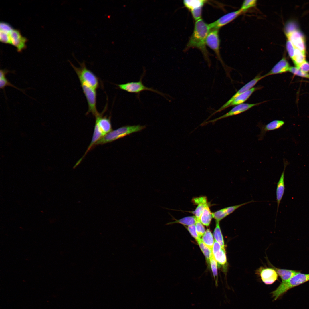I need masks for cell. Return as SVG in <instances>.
Returning a JSON list of instances; mask_svg holds the SVG:
<instances>
[{"label": "cell", "instance_id": "obj_1", "mask_svg": "<svg viewBox=\"0 0 309 309\" xmlns=\"http://www.w3.org/2000/svg\"><path fill=\"white\" fill-rule=\"evenodd\" d=\"M211 30L209 24L206 23L201 19L196 21L193 31L185 48V50L191 48L199 50L209 66L211 65V62L206 48V39Z\"/></svg>", "mask_w": 309, "mask_h": 309}, {"label": "cell", "instance_id": "obj_2", "mask_svg": "<svg viewBox=\"0 0 309 309\" xmlns=\"http://www.w3.org/2000/svg\"><path fill=\"white\" fill-rule=\"evenodd\" d=\"M145 127L144 126L140 125L127 126L112 130L102 137L96 143L95 146L112 142L130 134L141 131Z\"/></svg>", "mask_w": 309, "mask_h": 309}, {"label": "cell", "instance_id": "obj_3", "mask_svg": "<svg viewBox=\"0 0 309 309\" xmlns=\"http://www.w3.org/2000/svg\"><path fill=\"white\" fill-rule=\"evenodd\" d=\"M309 281V274L300 272L289 280L282 282L279 286L272 292L274 300H276L289 289Z\"/></svg>", "mask_w": 309, "mask_h": 309}, {"label": "cell", "instance_id": "obj_4", "mask_svg": "<svg viewBox=\"0 0 309 309\" xmlns=\"http://www.w3.org/2000/svg\"><path fill=\"white\" fill-rule=\"evenodd\" d=\"M69 62L76 73L80 83L96 90L98 88L99 83L98 78L91 71L87 68L84 62L82 63L79 62L80 67L77 68L70 62Z\"/></svg>", "mask_w": 309, "mask_h": 309}, {"label": "cell", "instance_id": "obj_5", "mask_svg": "<svg viewBox=\"0 0 309 309\" xmlns=\"http://www.w3.org/2000/svg\"><path fill=\"white\" fill-rule=\"evenodd\" d=\"M145 72V71H144V73L138 82H128L123 84H116V85L120 89L129 93H134L139 95L141 92L144 91H150L157 93L165 98V94L152 88L146 86L143 84L142 79L144 76Z\"/></svg>", "mask_w": 309, "mask_h": 309}, {"label": "cell", "instance_id": "obj_6", "mask_svg": "<svg viewBox=\"0 0 309 309\" xmlns=\"http://www.w3.org/2000/svg\"><path fill=\"white\" fill-rule=\"evenodd\" d=\"M83 93L86 98L88 109L87 114L91 113L95 117L100 114L96 109V92L95 89L82 83H80Z\"/></svg>", "mask_w": 309, "mask_h": 309}, {"label": "cell", "instance_id": "obj_7", "mask_svg": "<svg viewBox=\"0 0 309 309\" xmlns=\"http://www.w3.org/2000/svg\"><path fill=\"white\" fill-rule=\"evenodd\" d=\"M261 103L260 102L254 104L243 103L236 105L225 114L213 120L208 121H204L201 125V126H203L210 123H214L217 121L221 119L238 114Z\"/></svg>", "mask_w": 309, "mask_h": 309}, {"label": "cell", "instance_id": "obj_8", "mask_svg": "<svg viewBox=\"0 0 309 309\" xmlns=\"http://www.w3.org/2000/svg\"><path fill=\"white\" fill-rule=\"evenodd\" d=\"M206 44L215 52L218 59L223 66L224 64L220 54V41L219 35V29H212L211 30L207 37Z\"/></svg>", "mask_w": 309, "mask_h": 309}, {"label": "cell", "instance_id": "obj_9", "mask_svg": "<svg viewBox=\"0 0 309 309\" xmlns=\"http://www.w3.org/2000/svg\"><path fill=\"white\" fill-rule=\"evenodd\" d=\"M264 78V76H261L260 74L256 76L253 79L239 89L226 103L223 104L219 109L214 112L210 115L211 116L213 114L221 112L224 109L228 107L233 99L239 95L253 87V86L260 80Z\"/></svg>", "mask_w": 309, "mask_h": 309}, {"label": "cell", "instance_id": "obj_10", "mask_svg": "<svg viewBox=\"0 0 309 309\" xmlns=\"http://www.w3.org/2000/svg\"><path fill=\"white\" fill-rule=\"evenodd\" d=\"M256 273L260 276L262 282L266 285L273 284L278 278V275L274 268L261 267L257 270Z\"/></svg>", "mask_w": 309, "mask_h": 309}, {"label": "cell", "instance_id": "obj_11", "mask_svg": "<svg viewBox=\"0 0 309 309\" xmlns=\"http://www.w3.org/2000/svg\"><path fill=\"white\" fill-rule=\"evenodd\" d=\"M242 13L239 9L223 16L214 22L209 24L211 30L219 29L221 27L234 20Z\"/></svg>", "mask_w": 309, "mask_h": 309}, {"label": "cell", "instance_id": "obj_12", "mask_svg": "<svg viewBox=\"0 0 309 309\" xmlns=\"http://www.w3.org/2000/svg\"><path fill=\"white\" fill-rule=\"evenodd\" d=\"M286 35L288 40L291 42L295 48L305 53L304 37L301 32L297 30Z\"/></svg>", "mask_w": 309, "mask_h": 309}, {"label": "cell", "instance_id": "obj_13", "mask_svg": "<svg viewBox=\"0 0 309 309\" xmlns=\"http://www.w3.org/2000/svg\"><path fill=\"white\" fill-rule=\"evenodd\" d=\"M10 37L11 44L16 47L18 52H20L26 48L27 39L22 36L19 30L13 29L11 33Z\"/></svg>", "mask_w": 309, "mask_h": 309}, {"label": "cell", "instance_id": "obj_14", "mask_svg": "<svg viewBox=\"0 0 309 309\" xmlns=\"http://www.w3.org/2000/svg\"><path fill=\"white\" fill-rule=\"evenodd\" d=\"M285 122L282 120H275L272 121L266 125L259 124L258 126L260 129V134L259 135V140H262L267 132L280 128L284 124Z\"/></svg>", "mask_w": 309, "mask_h": 309}, {"label": "cell", "instance_id": "obj_15", "mask_svg": "<svg viewBox=\"0 0 309 309\" xmlns=\"http://www.w3.org/2000/svg\"><path fill=\"white\" fill-rule=\"evenodd\" d=\"M284 168L278 181L277 183L276 189V198L277 204V214L279 205L283 196L285 189L284 175L286 168L288 164L287 161L284 160Z\"/></svg>", "mask_w": 309, "mask_h": 309}, {"label": "cell", "instance_id": "obj_16", "mask_svg": "<svg viewBox=\"0 0 309 309\" xmlns=\"http://www.w3.org/2000/svg\"><path fill=\"white\" fill-rule=\"evenodd\" d=\"M213 254L217 262L224 266L227 264V259L225 249L217 242L214 243L212 249Z\"/></svg>", "mask_w": 309, "mask_h": 309}, {"label": "cell", "instance_id": "obj_17", "mask_svg": "<svg viewBox=\"0 0 309 309\" xmlns=\"http://www.w3.org/2000/svg\"><path fill=\"white\" fill-rule=\"evenodd\" d=\"M103 112L96 118L95 123L98 126L104 136L112 131L110 117L103 116Z\"/></svg>", "mask_w": 309, "mask_h": 309}, {"label": "cell", "instance_id": "obj_18", "mask_svg": "<svg viewBox=\"0 0 309 309\" xmlns=\"http://www.w3.org/2000/svg\"><path fill=\"white\" fill-rule=\"evenodd\" d=\"M290 68L288 62L283 58L276 64L269 72L264 76L265 77L272 75L286 72L289 71Z\"/></svg>", "mask_w": 309, "mask_h": 309}, {"label": "cell", "instance_id": "obj_19", "mask_svg": "<svg viewBox=\"0 0 309 309\" xmlns=\"http://www.w3.org/2000/svg\"><path fill=\"white\" fill-rule=\"evenodd\" d=\"M258 89V87H253L239 95L233 99L228 107L243 103L249 98L254 92Z\"/></svg>", "mask_w": 309, "mask_h": 309}, {"label": "cell", "instance_id": "obj_20", "mask_svg": "<svg viewBox=\"0 0 309 309\" xmlns=\"http://www.w3.org/2000/svg\"><path fill=\"white\" fill-rule=\"evenodd\" d=\"M170 215L172 217L173 219L175 221L173 222H169L166 223L165 225H168L175 223H179L188 226L195 225L197 220L195 216H187L179 219H176L171 215Z\"/></svg>", "mask_w": 309, "mask_h": 309}, {"label": "cell", "instance_id": "obj_21", "mask_svg": "<svg viewBox=\"0 0 309 309\" xmlns=\"http://www.w3.org/2000/svg\"><path fill=\"white\" fill-rule=\"evenodd\" d=\"M206 1L204 0H184L183 3L185 7L191 12L202 9Z\"/></svg>", "mask_w": 309, "mask_h": 309}, {"label": "cell", "instance_id": "obj_22", "mask_svg": "<svg viewBox=\"0 0 309 309\" xmlns=\"http://www.w3.org/2000/svg\"><path fill=\"white\" fill-rule=\"evenodd\" d=\"M278 275L281 278L282 282L287 280L290 278L300 272L299 271L293 270L282 269L274 267Z\"/></svg>", "mask_w": 309, "mask_h": 309}, {"label": "cell", "instance_id": "obj_23", "mask_svg": "<svg viewBox=\"0 0 309 309\" xmlns=\"http://www.w3.org/2000/svg\"><path fill=\"white\" fill-rule=\"evenodd\" d=\"M209 205L205 207L200 217L199 221L203 225L209 226L213 218V214L211 211Z\"/></svg>", "mask_w": 309, "mask_h": 309}, {"label": "cell", "instance_id": "obj_24", "mask_svg": "<svg viewBox=\"0 0 309 309\" xmlns=\"http://www.w3.org/2000/svg\"><path fill=\"white\" fill-rule=\"evenodd\" d=\"M201 241L208 247L212 250L214 241L213 235L209 229H207L202 236Z\"/></svg>", "mask_w": 309, "mask_h": 309}, {"label": "cell", "instance_id": "obj_25", "mask_svg": "<svg viewBox=\"0 0 309 309\" xmlns=\"http://www.w3.org/2000/svg\"><path fill=\"white\" fill-rule=\"evenodd\" d=\"M305 54V53L295 48L294 56L292 60L296 67H298L306 60Z\"/></svg>", "mask_w": 309, "mask_h": 309}, {"label": "cell", "instance_id": "obj_26", "mask_svg": "<svg viewBox=\"0 0 309 309\" xmlns=\"http://www.w3.org/2000/svg\"><path fill=\"white\" fill-rule=\"evenodd\" d=\"M215 227L213 232L215 240L219 243L221 247L225 248V244L223 236L219 222L215 221Z\"/></svg>", "mask_w": 309, "mask_h": 309}, {"label": "cell", "instance_id": "obj_27", "mask_svg": "<svg viewBox=\"0 0 309 309\" xmlns=\"http://www.w3.org/2000/svg\"><path fill=\"white\" fill-rule=\"evenodd\" d=\"M7 86H10L16 88L21 91L24 94L27 95L25 93V90L19 88L12 84L6 78V76L0 77V88L3 90L6 99H7V97L5 89V87Z\"/></svg>", "mask_w": 309, "mask_h": 309}, {"label": "cell", "instance_id": "obj_28", "mask_svg": "<svg viewBox=\"0 0 309 309\" xmlns=\"http://www.w3.org/2000/svg\"><path fill=\"white\" fill-rule=\"evenodd\" d=\"M197 242L207 262L208 263H209L210 258L212 254V250L208 247L203 242L201 239Z\"/></svg>", "mask_w": 309, "mask_h": 309}, {"label": "cell", "instance_id": "obj_29", "mask_svg": "<svg viewBox=\"0 0 309 309\" xmlns=\"http://www.w3.org/2000/svg\"><path fill=\"white\" fill-rule=\"evenodd\" d=\"M209 263L215 281V285L216 286H218L217 263V262L214 257L213 253L210 258Z\"/></svg>", "mask_w": 309, "mask_h": 309}, {"label": "cell", "instance_id": "obj_30", "mask_svg": "<svg viewBox=\"0 0 309 309\" xmlns=\"http://www.w3.org/2000/svg\"><path fill=\"white\" fill-rule=\"evenodd\" d=\"M197 205V206L195 209L191 212L195 215L197 219L199 220L204 208L206 206L209 205V204L207 202L199 203Z\"/></svg>", "mask_w": 309, "mask_h": 309}, {"label": "cell", "instance_id": "obj_31", "mask_svg": "<svg viewBox=\"0 0 309 309\" xmlns=\"http://www.w3.org/2000/svg\"><path fill=\"white\" fill-rule=\"evenodd\" d=\"M212 214L213 218L215 221L218 222L228 215L226 207L212 213Z\"/></svg>", "mask_w": 309, "mask_h": 309}, {"label": "cell", "instance_id": "obj_32", "mask_svg": "<svg viewBox=\"0 0 309 309\" xmlns=\"http://www.w3.org/2000/svg\"><path fill=\"white\" fill-rule=\"evenodd\" d=\"M256 4L257 1L255 0H244L240 9L243 13L249 9L255 6Z\"/></svg>", "mask_w": 309, "mask_h": 309}, {"label": "cell", "instance_id": "obj_33", "mask_svg": "<svg viewBox=\"0 0 309 309\" xmlns=\"http://www.w3.org/2000/svg\"><path fill=\"white\" fill-rule=\"evenodd\" d=\"M11 31L0 30V40L1 42L11 44L10 34Z\"/></svg>", "mask_w": 309, "mask_h": 309}, {"label": "cell", "instance_id": "obj_34", "mask_svg": "<svg viewBox=\"0 0 309 309\" xmlns=\"http://www.w3.org/2000/svg\"><path fill=\"white\" fill-rule=\"evenodd\" d=\"M288 71L296 76L309 78V74L303 72L296 67H290Z\"/></svg>", "mask_w": 309, "mask_h": 309}, {"label": "cell", "instance_id": "obj_35", "mask_svg": "<svg viewBox=\"0 0 309 309\" xmlns=\"http://www.w3.org/2000/svg\"><path fill=\"white\" fill-rule=\"evenodd\" d=\"M195 225L197 234L201 238L206 231L205 228L203 225L198 220H197Z\"/></svg>", "mask_w": 309, "mask_h": 309}, {"label": "cell", "instance_id": "obj_36", "mask_svg": "<svg viewBox=\"0 0 309 309\" xmlns=\"http://www.w3.org/2000/svg\"><path fill=\"white\" fill-rule=\"evenodd\" d=\"M187 229L197 241L201 239V238L197 234L195 225L188 226L187 227Z\"/></svg>", "mask_w": 309, "mask_h": 309}, {"label": "cell", "instance_id": "obj_37", "mask_svg": "<svg viewBox=\"0 0 309 309\" xmlns=\"http://www.w3.org/2000/svg\"><path fill=\"white\" fill-rule=\"evenodd\" d=\"M297 30L296 26L295 23L292 22H289L287 23L285 27V32L287 34Z\"/></svg>", "mask_w": 309, "mask_h": 309}, {"label": "cell", "instance_id": "obj_38", "mask_svg": "<svg viewBox=\"0 0 309 309\" xmlns=\"http://www.w3.org/2000/svg\"><path fill=\"white\" fill-rule=\"evenodd\" d=\"M286 47L289 55L292 59L294 56L295 47L289 40H288L286 42Z\"/></svg>", "mask_w": 309, "mask_h": 309}, {"label": "cell", "instance_id": "obj_39", "mask_svg": "<svg viewBox=\"0 0 309 309\" xmlns=\"http://www.w3.org/2000/svg\"><path fill=\"white\" fill-rule=\"evenodd\" d=\"M298 68L303 72L308 73L309 72V62L305 60Z\"/></svg>", "mask_w": 309, "mask_h": 309}, {"label": "cell", "instance_id": "obj_40", "mask_svg": "<svg viewBox=\"0 0 309 309\" xmlns=\"http://www.w3.org/2000/svg\"><path fill=\"white\" fill-rule=\"evenodd\" d=\"M9 73L15 74V71H11L6 69H1L0 70V77L6 76L7 74Z\"/></svg>", "mask_w": 309, "mask_h": 309}]
</instances>
